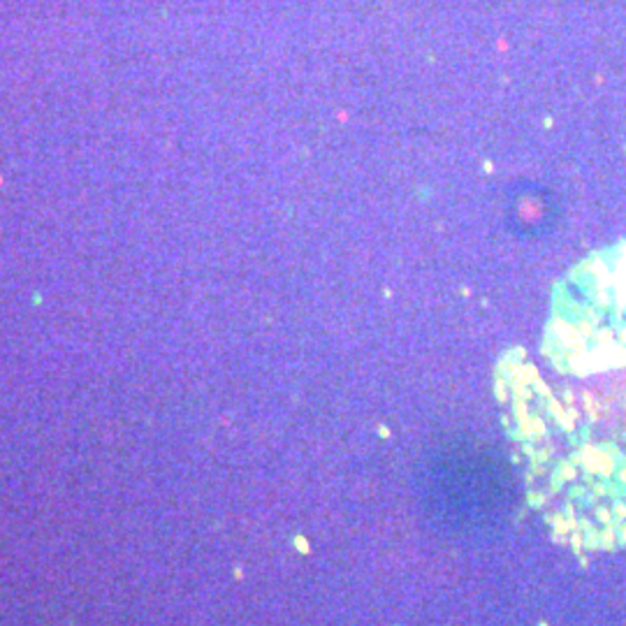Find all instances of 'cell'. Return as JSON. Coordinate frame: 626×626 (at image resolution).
Wrapping results in <instances>:
<instances>
[{
    "mask_svg": "<svg viewBox=\"0 0 626 626\" xmlns=\"http://www.w3.org/2000/svg\"><path fill=\"white\" fill-rule=\"evenodd\" d=\"M297 547H302V550L306 552V540L304 538H297Z\"/></svg>",
    "mask_w": 626,
    "mask_h": 626,
    "instance_id": "6da1fadb",
    "label": "cell"
},
{
    "mask_svg": "<svg viewBox=\"0 0 626 626\" xmlns=\"http://www.w3.org/2000/svg\"><path fill=\"white\" fill-rule=\"evenodd\" d=\"M621 478H624V480H626V469H624V471H621Z\"/></svg>",
    "mask_w": 626,
    "mask_h": 626,
    "instance_id": "7a4b0ae2",
    "label": "cell"
},
{
    "mask_svg": "<svg viewBox=\"0 0 626 626\" xmlns=\"http://www.w3.org/2000/svg\"><path fill=\"white\" fill-rule=\"evenodd\" d=\"M540 626H547V624H540Z\"/></svg>",
    "mask_w": 626,
    "mask_h": 626,
    "instance_id": "3957f363",
    "label": "cell"
}]
</instances>
